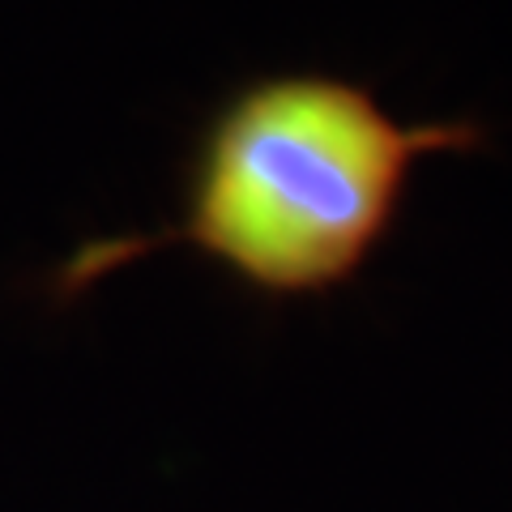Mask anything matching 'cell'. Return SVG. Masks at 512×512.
Segmentation results:
<instances>
[{"label":"cell","mask_w":512,"mask_h":512,"mask_svg":"<svg viewBox=\"0 0 512 512\" xmlns=\"http://www.w3.org/2000/svg\"><path fill=\"white\" fill-rule=\"evenodd\" d=\"M483 141L478 120H406L342 73L248 77L192 137L180 214L154 235L107 239L82 265L111 269L184 244L256 295H325L384 244L427 158L474 154Z\"/></svg>","instance_id":"1"}]
</instances>
